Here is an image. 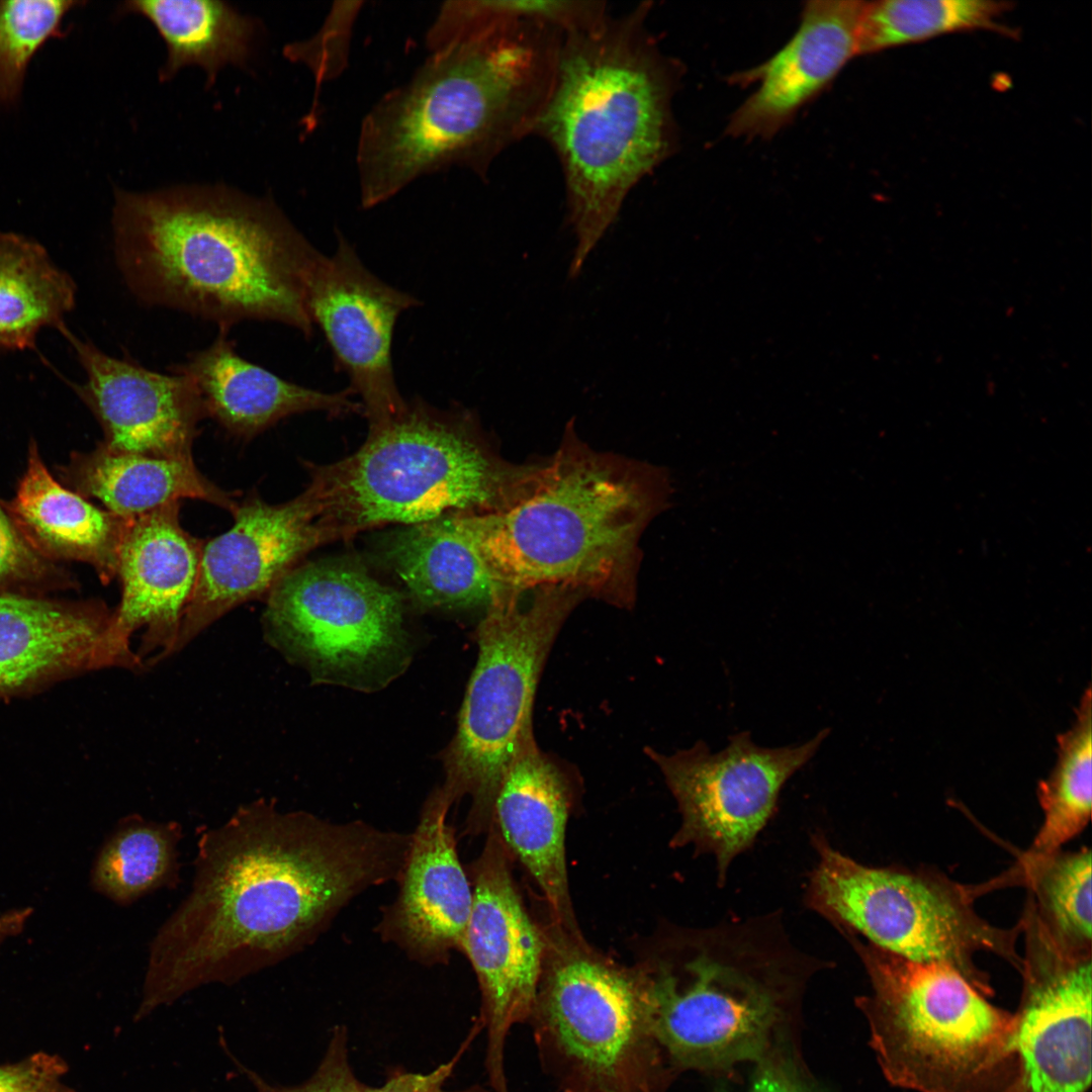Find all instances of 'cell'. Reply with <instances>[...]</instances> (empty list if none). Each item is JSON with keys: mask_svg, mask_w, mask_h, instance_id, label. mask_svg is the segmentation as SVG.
<instances>
[{"mask_svg": "<svg viewBox=\"0 0 1092 1092\" xmlns=\"http://www.w3.org/2000/svg\"><path fill=\"white\" fill-rule=\"evenodd\" d=\"M233 516L228 531L203 543L173 653L231 610L266 598L300 558L321 545L300 494L276 505L250 494Z\"/></svg>", "mask_w": 1092, "mask_h": 1092, "instance_id": "obj_18", "label": "cell"}, {"mask_svg": "<svg viewBox=\"0 0 1092 1092\" xmlns=\"http://www.w3.org/2000/svg\"><path fill=\"white\" fill-rule=\"evenodd\" d=\"M570 801L565 776L535 745L505 772L493 800L489 828L539 887L552 924L580 933L570 900L565 855Z\"/></svg>", "mask_w": 1092, "mask_h": 1092, "instance_id": "obj_23", "label": "cell"}, {"mask_svg": "<svg viewBox=\"0 0 1092 1092\" xmlns=\"http://www.w3.org/2000/svg\"><path fill=\"white\" fill-rule=\"evenodd\" d=\"M75 584L70 573L29 546L0 504V592L47 595Z\"/></svg>", "mask_w": 1092, "mask_h": 1092, "instance_id": "obj_36", "label": "cell"}, {"mask_svg": "<svg viewBox=\"0 0 1092 1092\" xmlns=\"http://www.w3.org/2000/svg\"><path fill=\"white\" fill-rule=\"evenodd\" d=\"M563 34L510 19L430 53L365 114L356 147L360 203L375 207L417 179L452 167L485 178L510 146L535 132L553 90Z\"/></svg>", "mask_w": 1092, "mask_h": 1092, "instance_id": "obj_3", "label": "cell"}, {"mask_svg": "<svg viewBox=\"0 0 1092 1092\" xmlns=\"http://www.w3.org/2000/svg\"><path fill=\"white\" fill-rule=\"evenodd\" d=\"M79 1H0V105L15 102L29 61Z\"/></svg>", "mask_w": 1092, "mask_h": 1092, "instance_id": "obj_34", "label": "cell"}, {"mask_svg": "<svg viewBox=\"0 0 1092 1092\" xmlns=\"http://www.w3.org/2000/svg\"><path fill=\"white\" fill-rule=\"evenodd\" d=\"M454 801L443 789L427 802L411 834L399 891L380 924L383 937L423 964L445 963L459 949L473 891L447 821Z\"/></svg>", "mask_w": 1092, "mask_h": 1092, "instance_id": "obj_21", "label": "cell"}, {"mask_svg": "<svg viewBox=\"0 0 1092 1092\" xmlns=\"http://www.w3.org/2000/svg\"><path fill=\"white\" fill-rule=\"evenodd\" d=\"M410 835L258 799L197 840L190 891L148 952L134 1020L297 951L352 898L398 878Z\"/></svg>", "mask_w": 1092, "mask_h": 1092, "instance_id": "obj_1", "label": "cell"}, {"mask_svg": "<svg viewBox=\"0 0 1092 1092\" xmlns=\"http://www.w3.org/2000/svg\"><path fill=\"white\" fill-rule=\"evenodd\" d=\"M528 1020L543 1072L559 1092H666L676 1074L657 1040L638 967L595 951L551 924Z\"/></svg>", "mask_w": 1092, "mask_h": 1092, "instance_id": "obj_9", "label": "cell"}, {"mask_svg": "<svg viewBox=\"0 0 1092 1092\" xmlns=\"http://www.w3.org/2000/svg\"><path fill=\"white\" fill-rule=\"evenodd\" d=\"M77 286L37 242L0 232V351L31 349L44 328L60 329Z\"/></svg>", "mask_w": 1092, "mask_h": 1092, "instance_id": "obj_29", "label": "cell"}, {"mask_svg": "<svg viewBox=\"0 0 1092 1092\" xmlns=\"http://www.w3.org/2000/svg\"><path fill=\"white\" fill-rule=\"evenodd\" d=\"M473 901L459 950L468 958L481 994L478 1020L486 1033L484 1068L492 1092H510L507 1038L528 1023L546 949L544 930L527 912L515 884L510 853L490 828L471 866Z\"/></svg>", "mask_w": 1092, "mask_h": 1092, "instance_id": "obj_14", "label": "cell"}, {"mask_svg": "<svg viewBox=\"0 0 1092 1092\" xmlns=\"http://www.w3.org/2000/svg\"><path fill=\"white\" fill-rule=\"evenodd\" d=\"M750 1092H808L793 1070L777 1060L761 1062Z\"/></svg>", "mask_w": 1092, "mask_h": 1092, "instance_id": "obj_39", "label": "cell"}, {"mask_svg": "<svg viewBox=\"0 0 1092 1092\" xmlns=\"http://www.w3.org/2000/svg\"><path fill=\"white\" fill-rule=\"evenodd\" d=\"M521 471L488 451L471 414L418 399L369 426L351 455L309 467L299 494L322 545L388 524L495 512Z\"/></svg>", "mask_w": 1092, "mask_h": 1092, "instance_id": "obj_6", "label": "cell"}, {"mask_svg": "<svg viewBox=\"0 0 1092 1092\" xmlns=\"http://www.w3.org/2000/svg\"><path fill=\"white\" fill-rule=\"evenodd\" d=\"M58 331L85 372V381L72 386L101 426L102 446L114 452L193 459L192 445L205 415L187 375L160 373L128 356H110L66 325Z\"/></svg>", "mask_w": 1092, "mask_h": 1092, "instance_id": "obj_19", "label": "cell"}, {"mask_svg": "<svg viewBox=\"0 0 1092 1092\" xmlns=\"http://www.w3.org/2000/svg\"><path fill=\"white\" fill-rule=\"evenodd\" d=\"M1011 1092H1085L1091 1082V949L1061 942L1028 899Z\"/></svg>", "mask_w": 1092, "mask_h": 1092, "instance_id": "obj_15", "label": "cell"}, {"mask_svg": "<svg viewBox=\"0 0 1092 1092\" xmlns=\"http://www.w3.org/2000/svg\"><path fill=\"white\" fill-rule=\"evenodd\" d=\"M828 733L823 729L803 744L768 748L740 732L714 753L702 741L671 755L647 747L681 815L672 844L711 853L718 882H725L731 861L772 816L786 782L814 756Z\"/></svg>", "mask_w": 1092, "mask_h": 1092, "instance_id": "obj_13", "label": "cell"}, {"mask_svg": "<svg viewBox=\"0 0 1092 1092\" xmlns=\"http://www.w3.org/2000/svg\"><path fill=\"white\" fill-rule=\"evenodd\" d=\"M668 492L662 473L572 437L522 471L500 510L451 516L498 586L563 585L630 607L640 535Z\"/></svg>", "mask_w": 1092, "mask_h": 1092, "instance_id": "obj_5", "label": "cell"}, {"mask_svg": "<svg viewBox=\"0 0 1092 1092\" xmlns=\"http://www.w3.org/2000/svg\"><path fill=\"white\" fill-rule=\"evenodd\" d=\"M179 512L180 503H172L129 519L119 549L113 627L127 642L145 628L138 655L151 664L173 654L198 576L204 542L184 530Z\"/></svg>", "mask_w": 1092, "mask_h": 1092, "instance_id": "obj_22", "label": "cell"}, {"mask_svg": "<svg viewBox=\"0 0 1092 1092\" xmlns=\"http://www.w3.org/2000/svg\"><path fill=\"white\" fill-rule=\"evenodd\" d=\"M109 667L139 670L144 662L104 603L0 592V700Z\"/></svg>", "mask_w": 1092, "mask_h": 1092, "instance_id": "obj_17", "label": "cell"}, {"mask_svg": "<svg viewBox=\"0 0 1092 1092\" xmlns=\"http://www.w3.org/2000/svg\"><path fill=\"white\" fill-rule=\"evenodd\" d=\"M115 263L131 295L212 322H275L309 337L324 259L277 204L223 186L116 189Z\"/></svg>", "mask_w": 1092, "mask_h": 1092, "instance_id": "obj_2", "label": "cell"}, {"mask_svg": "<svg viewBox=\"0 0 1092 1092\" xmlns=\"http://www.w3.org/2000/svg\"><path fill=\"white\" fill-rule=\"evenodd\" d=\"M1 504L21 536L42 557L87 563L104 583L116 577L129 519L94 506L60 483L33 441L15 495Z\"/></svg>", "mask_w": 1092, "mask_h": 1092, "instance_id": "obj_25", "label": "cell"}, {"mask_svg": "<svg viewBox=\"0 0 1092 1092\" xmlns=\"http://www.w3.org/2000/svg\"><path fill=\"white\" fill-rule=\"evenodd\" d=\"M850 938L871 992L856 1001L891 1084L915 1092H1011L1018 1074L1013 1013L989 984L938 962L912 961Z\"/></svg>", "mask_w": 1092, "mask_h": 1092, "instance_id": "obj_8", "label": "cell"}, {"mask_svg": "<svg viewBox=\"0 0 1092 1092\" xmlns=\"http://www.w3.org/2000/svg\"><path fill=\"white\" fill-rule=\"evenodd\" d=\"M866 1L814 0L805 3L794 35L774 56L737 73L735 84L758 83L730 117L735 138L769 139L793 121L857 56Z\"/></svg>", "mask_w": 1092, "mask_h": 1092, "instance_id": "obj_20", "label": "cell"}, {"mask_svg": "<svg viewBox=\"0 0 1092 1092\" xmlns=\"http://www.w3.org/2000/svg\"><path fill=\"white\" fill-rule=\"evenodd\" d=\"M1091 690L1082 696L1069 730L1058 736V758L1037 788L1043 822L1026 856H1043L1079 834L1091 817Z\"/></svg>", "mask_w": 1092, "mask_h": 1092, "instance_id": "obj_32", "label": "cell"}, {"mask_svg": "<svg viewBox=\"0 0 1092 1092\" xmlns=\"http://www.w3.org/2000/svg\"><path fill=\"white\" fill-rule=\"evenodd\" d=\"M231 1057L257 1092H365L367 1086L352 1066L348 1028L343 1025L333 1027L316 1069L299 1084L271 1083Z\"/></svg>", "mask_w": 1092, "mask_h": 1092, "instance_id": "obj_37", "label": "cell"}, {"mask_svg": "<svg viewBox=\"0 0 1092 1092\" xmlns=\"http://www.w3.org/2000/svg\"><path fill=\"white\" fill-rule=\"evenodd\" d=\"M182 826L139 814L124 817L104 843L93 870L97 891L120 905H130L161 888L180 882Z\"/></svg>", "mask_w": 1092, "mask_h": 1092, "instance_id": "obj_30", "label": "cell"}, {"mask_svg": "<svg viewBox=\"0 0 1092 1092\" xmlns=\"http://www.w3.org/2000/svg\"><path fill=\"white\" fill-rule=\"evenodd\" d=\"M650 4L563 35L556 78L535 128L557 155L576 245L575 279L630 191L676 146L680 70L647 28Z\"/></svg>", "mask_w": 1092, "mask_h": 1092, "instance_id": "obj_4", "label": "cell"}, {"mask_svg": "<svg viewBox=\"0 0 1092 1092\" xmlns=\"http://www.w3.org/2000/svg\"><path fill=\"white\" fill-rule=\"evenodd\" d=\"M30 913L31 910L27 908L0 916V939L19 932Z\"/></svg>", "mask_w": 1092, "mask_h": 1092, "instance_id": "obj_40", "label": "cell"}, {"mask_svg": "<svg viewBox=\"0 0 1092 1092\" xmlns=\"http://www.w3.org/2000/svg\"><path fill=\"white\" fill-rule=\"evenodd\" d=\"M122 10L148 18L164 39L167 60L160 79H171L183 67H201L208 84L224 66L246 65L255 24L228 3L212 0L127 1Z\"/></svg>", "mask_w": 1092, "mask_h": 1092, "instance_id": "obj_28", "label": "cell"}, {"mask_svg": "<svg viewBox=\"0 0 1092 1092\" xmlns=\"http://www.w3.org/2000/svg\"><path fill=\"white\" fill-rule=\"evenodd\" d=\"M1022 868L1029 897L1049 931L1068 946L1091 949V850L1023 856Z\"/></svg>", "mask_w": 1092, "mask_h": 1092, "instance_id": "obj_33", "label": "cell"}, {"mask_svg": "<svg viewBox=\"0 0 1092 1092\" xmlns=\"http://www.w3.org/2000/svg\"><path fill=\"white\" fill-rule=\"evenodd\" d=\"M396 592L345 562L294 566L266 597L267 640L314 675L352 678L386 663L402 647Z\"/></svg>", "mask_w": 1092, "mask_h": 1092, "instance_id": "obj_12", "label": "cell"}, {"mask_svg": "<svg viewBox=\"0 0 1092 1092\" xmlns=\"http://www.w3.org/2000/svg\"><path fill=\"white\" fill-rule=\"evenodd\" d=\"M60 473L69 488L98 499L124 519L183 498L203 500L232 515L239 505L233 493L204 476L193 459L114 452L99 444L90 452L72 454Z\"/></svg>", "mask_w": 1092, "mask_h": 1092, "instance_id": "obj_26", "label": "cell"}, {"mask_svg": "<svg viewBox=\"0 0 1092 1092\" xmlns=\"http://www.w3.org/2000/svg\"><path fill=\"white\" fill-rule=\"evenodd\" d=\"M584 598L563 585L500 586L486 607L443 788L453 801L471 798V832H487L505 772L520 754L537 745L533 731L537 685L563 623Z\"/></svg>", "mask_w": 1092, "mask_h": 1092, "instance_id": "obj_10", "label": "cell"}, {"mask_svg": "<svg viewBox=\"0 0 1092 1092\" xmlns=\"http://www.w3.org/2000/svg\"><path fill=\"white\" fill-rule=\"evenodd\" d=\"M170 372L187 375L201 399L205 418L231 434L252 438L279 421L302 413L332 416L363 413L349 389L325 392L305 387L243 358L229 331L219 330L210 346L195 351Z\"/></svg>", "mask_w": 1092, "mask_h": 1092, "instance_id": "obj_24", "label": "cell"}, {"mask_svg": "<svg viewBox=\"0 0 1092 1092\" xmlns=\"http://www.w3.org/2000/svg\"><path fill=\"white\" fill-rule=\"evenodd\" d=\"M819 859L808 887L809 906L840 930L917 962L948 964L988 984L974 965L979 951L1000 956L1020 971L1015 941L1021 923L1001 929L973 909L967 890L935 874L863 866L815 835Z\"/></svg>", "mask_w": 1092, "mask_h": 1092, "instance_id": "obj_11", "label": "cell"}, {"mask_svg": "<svg viewBox=\"0 0 1092 1092\" xmlns=\"http://www.w3.org/2000/svg\"><path fill=\"white\" fill-rule=\"evenodd\" d=\"M420 300L374 275L349 242L338 235L337 249L325 256L310 283L308 311L325 335L349 390L369 426L405 406L393 373L391 344L399 315Z\"/></svg>", "mask_w": 1092, "mask_h": 1092, "instance_id": "obj_16", "label": "cell"}, {"mask_svg": "<svg viewBox=\"0 0 1092 1092\" xmlns=\"http://www.w3.org/2000/svg\"><path fill=\"white\" fill-rule=\"evenodd\" d=\"M1012 9L994 0H882L866 2L858 29L857 56L924 41L936 36L990 30L1014 36L1002 19Z\"/></svg>", "mask_w": 1092, "mask_h": 1092, "instance_id": "obj_31", "label": "cell"}, {"mask_svg": "<svg viewBox=\"0 0 1092 1092\" xmlns=\"http://www.w3.org/2000/svg\"><path fill=\"white\" fill-rule=\"evenodd\" d=\"M779 930L759 919L685 931L636 965L676 1075L760 1060L788 995L812 965Z\"/></svg>", "mask_w": 1092, "mask_h": 1092, "instance_id": "obj_7", "label": "cell"}, {"mask_svg": "<svg viewBox=\"0 0 1092 1092\" xmlns=\"http://www.w3.org/2000/svg\"><path fill=\"white\" fill-rule=\"evenodd\" d=\"M388 556L413 597L428 607H487L499 587L451 515L405 526Z\"/></svg>", "mask_w": 1092, "mask_h": 1092, "instance_id": "obj_27", "label": "cell"}, {"mask_svg": "<svg viewBox=\"0 0 1092 1092\" xmlns=\"http://www.w3.org/2000/svg\"><path fill=\"white\" fill-rule=\"evenodd\" d=\"M65 1063L37 1053L12 1065L0 1066V1092H73L62 1083Z\"/></svg>", "mask_w": 1092, "mask_h": 1092, "instance_id": "obj_38", "label": "cell"}, {"mask_svg": "<svg viewBox=\"0 0 1092 1092\" xmlns=\"http://www.w3.org/2000/svg\"><path fill=\"white\" fill-rule=\"evenodd\" d=\"M363 5V1L334 2L311 36L285 47L283 53L287 59L310 71L316 91L348 68L355 22Z\"/></svg>", "mask_w": 1092, "mask_h": 1092, "instance_id": "obj_35", "label": "cell"}]
</instances>
